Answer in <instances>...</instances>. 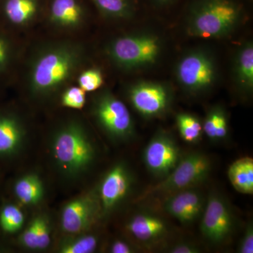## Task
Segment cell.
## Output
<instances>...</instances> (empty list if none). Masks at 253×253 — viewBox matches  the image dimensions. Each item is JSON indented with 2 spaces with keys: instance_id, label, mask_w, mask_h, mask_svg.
<instances>
[{
  "instance_id": "obj_18",
  "label": "cell",
  "mask_w": 253,
  "mask_h": 253,
  "mask_svg": "<svg viewBox=\"0 0 253 253\" xmlns=\"http://www.w3.org/2000/svg\"><path fill=\"white\" fill-rule=\"evenodd\" d=\"M83 12L76 0H54L51 8V21L62 27L74 28L83 20Z\"/></svg>"
},
{
  "instance_id": "obj_11",
  "label": "cell",
  "mask_w": 253,
  "mask_h": 253,
  "mask_svg": "<svg viewBox=\"0 0 253 253\" xmlns=\"http://www.w3.org/2000/svg\"><path fill=\"white\" fill-rule=\"evenodd\" d=\"M101 211L99 198L84 195L70 201L61 214V226L68 234H79L90 227Z\"/></svg>"
},
{
  "instance_id": "obj_24",
  "label": "cell",
  "mask_w": 253,
  "mask_h": 253,
  "mask_svg": "<svg viewBox=\"0 0 253 253\" xmlns=\"http://www.w3.org/2000/svg\"><path fill=\"white\" fill-rule=\"evenodd\" d=\"M24 222L22 211L13 205L3 208L0 214V225L7 233H14L21 229Z\"/></svg>"
},
{
  "instance_id": "obj_25",
  "label": "cell",
  "mask_w": 253,
  "mask_h": 253,
  "mask_svg": "<svg viewBox=\"0 0 253 253\" xmlns=\"http://www.w3.org/2000/svg\"><path fill=\"white\" fill-rule=\"evenodd\" d=\"M98 239L95 236L85 235L68 241L61 246L62 253H91L97 247Z\"/></svg>"
},
{
  "instance_id": "obj_22",
  "label": "cell",
  "mask_w": 253,
  "mask_h": 253,
  "mask_svg": "<svg viewBox=\"0 0 253 253\" xmlns=\"http://www.w3.org/2000/svg\"><path fill=\"white\" fill-rule=\"evenodd\" d=\"M176 126L181 137L188 143L198 142L201 139L203 133V124L194 115L181 113L176 115Z\"/></svg>"
},
{
  "instance_id": "obj_32",
  "label": "cell",
  "mask_w": 253,
  "mask_h": 253,
  "mask_svg": "<svg viewBox=\"0 0 253 253\" xmlns=\"http://www.w3.org/2000/svg\"><path fill=\"white\" fill-rule=\"evenodd\" d=\"M111 252L113 253H134V249L130 245L121 240L114 241L111 246Z\"/></svg>"
},
{
  "instance_id": "obj_23",
  "label": "cell",
  "mask_w": 253,
  "mask_h": 253,
  "mask_svg": "<svg viewBox=\"0 0 253 253\" xmlns=\"http://www.w3.org/2000/svg\"><path fill=\"white\" fill-rule=\"evenodd\" d=\"M98 9L106 16L127 18L131 14L129 0H93Z\"/></svg>"
},
{
  "instance_id": "obj_9",
  "label": "cell",
  "mask_w": 253,
  "mask_h": 253,
  "mask_svg": "<svg viewBox=\"0 0 253 253\" xmlns=\"http://www.w3.org/2000/svg\"><path fill=\"white\" fill-rule=\"evenodd\" d=\"M201 217V233L208 241L221 244L230 237L235 223L234 216L228 201L221 194H210Z\"/></svg>"
},
{
  "instance_id": "obj_4",
  "label": "cell",
  "mask_w": 253,
  "mask_h": 253,
  "mask_svg": "<svg viewBox=\"0 0 253 253\" xmlns=\"http://www.w3.org/2000/svg\"><path fill=\"white\" fill-rule=\"evenodd\" d=\"M53 156L59 167L68 175H77L94 161L95 151L85 130L77 123L59 129L52 143Z\"/></svg>"
},
{
  "instance_id": "obj_14",
  "label": "cell",
  "mask_w": 253,
  "mask_h": 253,
  "mask_svg": "<svg viewBox=\"0 0 253 253\" xmlns=\"http://www.w3.org/2000/svg\"><path fill=\"white\" fill-rule=\"evenodd\" d=\"M126 229L138 241L154 242L164 237L168 232L166 221L150 213H139L128 221Z\"/></svg>"
},
{
  "instance_id": "obj_5",
  "label": "cell",
  "mask_w": 253,
  "mask_h": 253,
  "mask_svg": "<svg viewBox=\"0 0 253 253\" xmlns=\"http://www.w3.org/2000/svg\"><path fill=\"white\" fill-rule=\"evenodd\" d=\"M211 160L207 155L194 151L182 156L174 169L158 184L151 186L141 195V199L169 195L192 189L206 180L211 172Z\"/></svg>"
},
{
  "instance_id": "obj_1",
  "label": "cell",
  "mask_w": 253,
  "mask_h": 253,
  "mask_svg": "<svg viewBox=\"0 0 253 253\" xmlns=\"http://www.w3.org/2000/svg\"><path fill=\"white\" fill-rule=\"evenodd\" d=\"M81 59V50L71 44H58L44 50L32 66V90L42 94L58 89L71 78Z\"/></svg>"
},
{
  "instance_id": "obj_12",
  "label": "cell",
  "mask_w": 253,
  "mask_h": 253,
  "mask_svg": "<svg viewBox=\"0 0 253 253\" xmlns=\"http://www.w3.org/2000/svg\"><path fill=\"white\" fill-rule=\"evenodd\" d=\"M205 205L204 195L192 188L168 196L163 203V208L181 224H190L202 215Z\"/></svg>"
},
{
  "instance_id": "obj_6",
  "label": "cell",
  "mask_w": 253,
  "mask_h": 253,
  "mask_svg": "<svg viewBox=\"0 0 253 253\" xmlns=\"http://www.w3.org/2000/svg\"><path fill=\"white\" fill-rule=\"evenodd\" d=\"M175 76L179 85L187 92L193 94L206 92L217 82V61L208 50H191L178 61Z\"/></svg>"
},
{
  "instance_id": "obj_33",
  "label": "cell",
  "mask_w": 253,
  "mask_h": 253,
  "mask_svg": "<svg viewBox=\"0 0 253 253\" xmlns=\"http://www.w3.org/2000/svg\"><path fill=\"white\" fill-rule=\"evenodd\" d=\"M9 46L4 40L0 38V68L4 66L9 59Z\"/></svg>"
},
{
  "instance_id": "obj_13",
  "label": "cell",
  "mask_w": 253,
  "mask_h": 253,
  "mask_svg": "<svg viewBox=\"0 0 253 253\" xmlns=\"http://www.w3.org/2000/svg\"><path fill=\"white\" fill-rule=\"evenodd\" d=\"M131 184L129 169L123 163L116 165L105 175L99 189L101 211L109 212L126 198Z\"/></svg>"
},
{
  "instance_id": "obj_31",
  "label": "cell",
  "mask_w": 253,
  "mask_h": 253,
  "mask_svg": "<svg viewBox=\"0 0 253 253\" xmlns=\"http://www.w3.org/2000/svg\"><path fill=\"white\" fill-rule=\"evenodd\" d=\"M199 248L194 244L189 242H181L176 244L169 250L171 253H199Z\"/></svg>"
},
{
  "instance_id": "obj_28",
  "label": "cell",
  "mask_w": 253,
  "mask_h": 253,
  "mask_svg": "<svg viewBox=\"0 0 253 253\" xmlns=\"http://www.w3.org/2000/svg\"><path fill=\"white\" fill-rule=\"evenodd\" d=\"M38 217L35 218L23 233L21 241L25 247L38 250Z\"/></svg>"
},
{
  "instance_id": "obj_2",
  "label": "cell",
  "mask_w": 253,
  "mask_h": 253,
  "mask_svg": "<svg viewBox=\"0 0 253 253\" xmlns=\"http://www.w3.org/2000/svg\"><path fill=\"white\" fill-rule=\"evenodd\" d=\"M241 11L229 0H207L195 9L186 23L189 36L204 39H221L239 27Z\"/></svg>"
},
{
  "instance_id": "obj_8",
  "label": "cell",
  "mask_w": 253,
  "mask_h": 253,
  "mask_svg": "<svg viewBox=\"0 0 253 253\" xmlns=\"http://www.w3.org/2000/svg\"><path fill=\"white\" fill-rule=\"evenodd\" d=\"M129 101L134 109L146 118H160L172 105L173 92L166 83L139 81L128 91Z\"/></svg>"
},
{
  "instance_id": "obj_30",
  "label": "cell",
  "mask_w": 253,
  "mask_h": 253,
  "mask_svg": "<svg viewBox=\"0 0 253 253\" xmlns=\"http://www.w3.org/2000/svg\"><path fill=\"white\" fill-rule=\"evenodd\" d=\"M239 253H253V226L252 223H250L246 227L244 236L240 242Z\"/></svg>"
},
{
  "instance_id": "obj_21",
  "label": "cell",
  "mask_w": 253,
  "mask_h": 253,
  "mask_svg": "<svg viewBox=\"0 0 253 253\" xmlns=\"http://www.w3.org/2000/svg\"><path fill=\"white\" fill-rule=\"evenodd\" d=\"M37 11L36 0H8L5 12L14 24H25L35 16Z\"/></svg>"
},
{
  "instance_id": "obj_34",
  "label": "cell",
  "mask_w": 253,
  "mask_h": 253,
  "mask_svg": "<svg viewBox=\"0 0 253 253\" xmlns=\"http://www.w3.org/2000/svg\"><path fill=\"white\" fill-rule=\"evenodd\" d=\"M160 1H167L168 0H160Z\"/></svg>"
},
{
  "instance_id": "obj_15",
  "label": "cell",
  "mask_w": 253,
  "mask_h": 253,
  "mask_svg": "<svg viewBox=\"0 0 253 253\" xmlns=\"http://www.w3.org/2000/svg\"><path fill=\"white\" fill-rule=\"evenodd\" d=\"M233 81L240 93L250 96L253 91V44L248 41L236 51L233 64Z\"/></svg>"
},
{
  "instance_id": "obj_29",
  "label": "cell",
  "mask_w": 253,
  "mask_h": 253,
  "mask_svg": "<svg viewBox=\"0 0 253 253\" xmlns=\"http://www.w3.org/2000/svg\"><path fill=\"white\" fill-rule=\"evenodd\" d=\"M50 244L49 223L45 217H38V250L45 249Z\"/></svg>"
},
{
  "instance_id": "obj_26",
  "label": "cell",
  "mask_w": 253,
  "mask_h": 253,
  "mask_svg": "<svg viewBox=\"0 0 253 253\" xmlns=\"http://www.w3.org/2000/svg\"><path fill=\"white\" fill-rule=\"evenodd\" d=\"M80 87L85 92L97 90L104 84V77L99 68H89L83 71L78 80Z\"/></svg>"
},
{
  "instance_id": "obj_20",
  "label": "cell",
  "mask_w": 253,
  "mask_h": 253,
  "mask_svg": "<svg viewBox=\"0 0 253 253\" xmlns=\"http://www.w3.org/2000/svg\"><path fill=\"white\" fill-rule=\"evenodd\" d=\"M15 194L24 205H35L43 196L42 183L36 174H28L18 179L15 184Z\"/></svg>"
},
{
  "instance_id": "obj_17",
  "label": "cell",
  "mask_w": 253,
  "mask_h": 253,
  "mask_svg": "<svg viewBox=\"0 0 253 253\" xmlns=\"http://www.w3.org/2000/svg\"><path fill=\"white\" fill-rule=\"evenodd\" d=\"M228 176L231 185L241 194H253V160L239 158L229 166Z\"/></svg>"
},
{
  "instance_id": "obj_3",
  "label": "cell",
  "mask_w": 253,
  "mask_h": 253,
  "mask_svg": "<svg viewBox=\"0 0 253 253\" xmlns=\"http://www.w3.org/2000/svg\"><path fill=\"white\" fill-rule=\"evenodd\" d=\"M163 43L161 37L150 32L126 35L109 44L110 59L126 71L151 67L161 58Z\"/></svg>"
},
{
  "instance_id": "obj_19",
  "label": "cell",
  "mask_w": 253,
  "mask_h": 253,
  "mask_svg": "<svg viewBox=\"0 0 253 253\" xmlns=\"http://www.w3.org/2000/svg\"><path fill=\"white\" fill-rule=\"evenodd\" d=\"M203 131L211 141L222 140L229 132V123L225 110L215 106L208 111L203 124Z\"/></svg>"
},
{
  "instance_id": "obj_27",
  "label": "cell",
  "mask_w": 253,
  "mask_h": 253,
  "mask_svg": "<svg viewBox=\"0 0 253 253\" xmlns=\"http://www.w3.org/2000/svg\"><path fill=\"white\" fill-rule=\"evenodd\" d=\"M85 103V91L83 90L80 86L68 88L61 96V104L69 109H82Z\"/></svg>"
},
{
  "instance_id": "obj_10",
  "label": "cell",
  "mask_w": 253,
  "mask_h": 253,
  "mask_svg": "<svg viewBox=\"0 0 253 253\" xmlns=\"http://www.w3.org/2000/svg\"><path fill=\"white\" fill-rule=\"evenodd\" d=\"M180 148L169 133L159 131L146 145L144 151V162L151 174L156 177L168 175L180 161Z\"/></svg>"
},
{
  "instance_id": "obj_7",
  "label": "cell",
  "mask_w": 253,
  "mask_h": 253,
  "mask_svg": "<svg viewBox=\"0 0 253 253\" xmlns=\"http://www.w3.org/2000/svg\"><path fill=\"white\" fill-rule=\"evenodd\" d=\"M94 116L103 129L119 141L131 139L135 132L134 121L126 104L109 91L98 96Z\"/></svg>"
},
{
  "instance_id": "obj_16",
  "label": "cell",
  "mask_w": 253,
  "mask_h": 253,
  "mask_svg": "<svg viewBox=\"0 0 253 253\" xmlns=\"http://www.w3.org/2000/svg\"><path fill=\"white\" fill-rule=\"evenodd\" d=\"M24 136L21 123L12 116L0 117V155H9L16 152Z\"/></svg>"
}]
</instances>
